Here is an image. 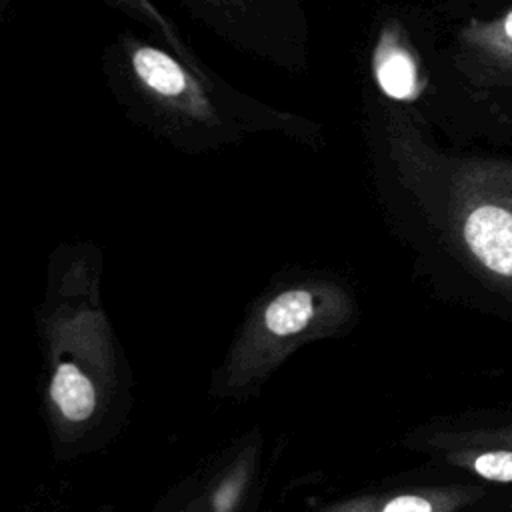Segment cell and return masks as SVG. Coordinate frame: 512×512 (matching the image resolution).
Wrapping results in <instances>:
<instances>
[{
    "instance_id": "6da1fadb",
    "label": "cell",
    "mask_w": 512,
    "mask_h": 512,
    "mask_svg": "<svg viewBox=\"0 0 512 512\" xmlns=\"http://www.w3.org/2000/svg\"><path fill=\"white\" fill-rule=\"evenodd\" d=\"M106 68L126 110L178 146L210 148L256 132L308 142L324 136L318 122L242 94L202 62L138 36H120Z\"/></svg>"
},
{
    "instance_id": "7a4b0ae2",
    "label": "cell",
    "mask_w": 512,
    "mask_h": 512,
    "mask_svg": "<svg viewBox=\"0 0 512 512\" xmlns=\"http://www.w3.org/2000/svg\"><path fill=\"white\" fill-rule=\"evenodd\" d=\"M380 136L396 158L438 180L464 254L512 300V156L446 154L428 142L422 122L394 102L384 104Z\"/></svg>"
},
{
    "instance_id": "3957f363",
    "label": "cell",
    "mask_w": 512,
    "mask_h": 512,
    "mask_svg": "<svg viewBox=\"0 0 512 512\" xmlns=\"http://www.w3.org/2000/svg\"><path fill=\"white\" fill-rule=\"evenodd\" d=\"M436 74L438 92L452 98L474 136L512 146V6L462 18Z\"/></svg>"
},
{
    "instance_id": "277c9868",
    "label": "cell",
    "mask_w": 512,
    "mask_h": 512,
    "mask_svg": "<svg viewBox=\"0 0 512 512\" xmlns=\"http://www.w3.org/2000/svg\"><path fill=\"white\" fill-rule=\"evenodd\" d=\"M232 48L290 72L308 66L306 0H180Z\"/></svg>"
},
{
    "instance_id": "5b68a950",
    "label": "cell",
    "mask_w": 512,
    "mask_h": 512,
    "mask_svg": "<svg viewBox=\"0 0 512 512\" xmlns=\"http://www.w3.org/2000/svg\"><path fill=\"white\" fill-rule=\"evenodd\" d=\"M370 74L380 94L394 104H414L430 84L428 66L408 26L390 16L382 22L370 54Z\"/></svg>"
},
{
    "instance_id": "8992f818",
    "label": "cell",
    "mask_w": 512,
    "mask_h": 512,
    "mask_svg": "<svg viewBox=\"0 0 512 512\" xmlns=\"http://www.w3.org/2000/svg\"><path fill=\"white\" fill-rule=\"evenodd\" d=\"M52 400L58 404L60 412L68 420H86L96 404V392L90 380L74 366V364H60L52 386H50Z\"/></svg>"
},
{
    "instance_id": "52a82bcc",
    "label": "cell",
    "mask_w": 512,
    "mask_h": 512,
    "mask_svg": "<svg viewBox=\"0 0 512 512\" xmlns=\"http://www.w3.org/2000/svg\"><path fill=\"white\" fill-rule=\"evenodd\" d=\"M104 2L124 12L126 16L134 18L136 22L144 24L146 28H150L154 34H158L164 40L166 48L174 50L176 54H180L190 62H200L196 54L184 44L178 26L152 0H104Z\"/></svg>"
},
{
    "instance_id": "ba28073f",
    "label": "cell",
    "mask_w": 512,
    "mask_h": 512,
    "mask_svg": "<svg viewBox=\"0 0 512 512\" xmlns=\"http://www.w3.org/2000/svg\"><path fill=\"white\" fill-rule=\"evenodd\" d=\"M312 294L306 290H290L280 294L266 310V326L278 336L300 332L312 318Z\"/></svg>"
},
{
    "instance_id": "9c48e42d",
    "label": "cell",
    "mask_w": 512,
    "mask_h": 512,
    "mask_svg": "<svg viewBox=\"0 0 512 512\" xmlns=\"http://www.w3.org/2000/svg\"><path fill=\"white\" fill-rule=\"evenodd\" d=\"M456 460L458 464H462L464 468H468L470 472L484 480L500 484L512 482V448L486 446L462 452L456 456Z\"/></svg>"
},
{
    "instance_id": "30bf717a",
    "label": "cell",
    "mask_w": 512,
    "mask_h": 512,
    "mask_svg": "<svg viewBox=\"0 0 512 512\" xmlns=\"http://www.w3.org/2000/svg\"><path fill=\"white\" fill-rule=\"evenodd\" d=\"M382 512H438V500L418 494H404L390 500Z\"/></svg>"
},
{
    "instance_id": "8fae6325",
    "label": "cell",
    "mask_w": 512,
    "mask_h": 512,
    "mask_svg": "<svg viewBox=\"0 0 512 512\" xmlns=\"http://www.w3.org/2000/svg\"><path fill=\"white\" fill-rule=\"evenodd\" d=\"M476 444H486V446H502V448H512V424H498L494 428L478 430L472 434Z\"/></svg>"
},
{
    "instance_id": "7c38bea8",
    "label": "cell",
    "mask_w": 512,
    "mask_h": 512,
    "mask_svg": "<svg viewBox=\"0 0 512 512\" xmlns=\"http://www.w3.org/2000/svg\"><path fill=\"white\" fill-rule=\"evenodd\" d=\"M8 2H10V0H2V10L6 8V4H8Z\"/></svg>"
}]
</instances>
